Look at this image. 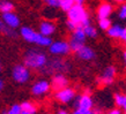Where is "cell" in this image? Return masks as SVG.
Segmentation results:
<instances>
[{
	"instance_id": "38",
	"label": "cell",
	"mask_w": 126,
	"mask_h": 114,
	"mask_svg": "<svg viewBox=\"0 0 126 114\" xmlns=\"http://www.w3.org/2000/svg\"><path fill=\"white\" fill-rule=\"evenodd\" d=\"M113 1H116V2H120V4H124L126 0H113Z\"/></svg>"
},
{
	"instance_id": "21",
	"label": "cell",
	"mask_w": 126,
	"mask_h": 114,
	"mask_svg": "<svg viewBox=\"0 0 126 114\" xmlns=\"http://www.w3.org/2000/svg\"><path fill=\"white\" fill-rule=\"evenodd\" d=\"M111 25H112V23H111L109 17H108V19H99L98 20V27L101 30L108 31L111 28Z\"/></svg>"
},
{
	"instance_id": "8",
	"label": "cell",
	"mask_w": 126,
	"mask_h": 114,
	"mask_svg": "<svg viewBox=\"0 0 126 114\" xmlns=\"http://www.w3.org/2000/svg\"><path fill=\"white\" fill-rule=\"evenodd\" d=\"M75 98V91L71 88H65L56 92V99L63 104H68Z\"/></svg>"
},
{
	"instance_id": "19",
	"label": "cell",
	"mask_w": 126,
	"mask_h": 114,
	"mask_svg": "<svg viewBox=\"0 0 126 114\" xmlns=\"http://www.w3.org/2000/svg\"><path fill=\"white\" fill-rule=\"evenodd\" d=\"M14 9V4L11 2L9 0H0V11L1 13H7V12H13Z\"/></svg>"
},
{
	"instance_id": "32",
	"label": "cell",
	"mask_w": 126,
	"mask_h": 114,
	"mask_svg": "<svg viewBox=\"0 0 126 114\" xmlns=\"http://www.w3.org/2000/svg\"><path fill=\"white\" fill-rule=\"evenodd\" d=\"M107 114H122V111L119 110V108H113V110L109 111Z\"/></svg>"
},
{
	"instance_id": "4",
	"label": "cell",
	"mask_w": 126,
	"mask_h": 114,
	"mask_svg": "<svg viewBox=\"0 0 126 114\" xmlns=\"http://www.w3.org/2000/svg\"><path fill=\"white\" fill-rule=\"evenodd\" d=\"M69 69V63H67L66 61L61 60L59 58H53L51 60L47 61V63L42 70L46 73H57V74H63V73L67 72Z\"/></svg>"
},
{
	"instance_id": "1",
	"label": "cell",
	"mask_w": 126,
	"mask_h": 114,
	"mask_svg": "<svg viewBox=\"0 0 126 114\" xmlns=\"http://www.w3.org/2000/svg\"><path fill=\"white\" fill-rule=\"evenodd\" d=\"M47 57L46 54L38 49H30L28 50L24 58H23V63L30 69H43L47 63Z\"/></svg>"
},
{
	"instance_id": "24",
	"label": "cell",
	"mask_w": 126,
	"mask_h": 114,
	"mask_svg": "<svg viewBox=\"0 0 126 114\" xmlns=\"http://www.w3.org/2000/svg\"><path fill=\"white\" fill-rule=\"evenodd\" d=\"M21 106H22L23 111H27V112H30V113H34V114L36 112V106L32 103H30V101H23L21 104Z\"/></svg>"
},
{
	"instance_id": "23",
	"label": "cell",
	"mask_w": 126,
	"mask_h": 114,
	"mask_svg": "<svg viewBox=\"0 0 126 114\" xmlns=\"http://www.w3.org/2000/svg\"><path fill=\"white\" fill-rule=\"evenodd\" d=\"M74 5H75V1H74V0H61L60 9L63 12H66V13H67Z\"/></svg>"
},
{
	"instance_id": "26",
	"label": "cell",
	"mask_w": 126,
	"mask_h": 114,
	"mask_svg": "<svg viewBox=\"0 0 126 114\" xmlns=\"http://www.w3.org/2000/svg\"><path fill=\"white\" fill-rule=\"evenodd\" d=\"M44 2L51 8H60L61 0H44Z\"/></svg>"
},
{
	"instance_id": "5",
	"label": "cell",
	"mask_w": 126,
	"mask_h": 114,
	"mask_svg": "<svg viewBox=\"0 0 126 114\" xmlns=\"http://www.w3.org/2000/svg\"><path fill=\"white\" fill-rule=\"evenodd\" d=\"M49 52L52 55H67L71 51L69 42L65 40H57L49 46Z\"/></svg>"
},
{
	"instance_id": "40",
	"label": "cell",
	"mask_w": 126,
	"mask_h": 114,
	"mask_svg": "<svg viewBox=\"0 0 126 114\" xmlns=\"http://www.w3.org/2000/svg\"><path fill=\"white\" fill-rule=\"evenodd\" d=\"M22 114H34V113H30V112H27V111H22Z\"/></svg>"
},
{
	"instance_id": "25",
	"label": "cell",
	"mask_w": 126,
	"mask_h": 114,
	"mask_svg": "<svg viewBox=\"0 0 126 114\" xmlns=\"http://www.w3.org/2000/svg\"><path fill=\"white\" fill-rule=\"evenodd\" d=\"M22 106L19 105V104H14V105H12L9 107V110H8V113L9 114H22Z\"/></svg>"
},
{
	"instance_id": "11",
	"label": "cell",
	"mask_w": 126,
	"mask_h": 114,
	"mask_svg": "<svg viewBox=\"0 0 126 114\" xmlns=\"http://www.w3.org/2000/svg\"><path fill=\"white\" fill-rule=\"evenodd\" d=\"M1 20L7 24L8 27L13 28V29H17V28L20 27V19L14 12L2 13V14H1Z\"/></svg>"
},
{
	"instance_id": "13",
	"label": "cell",
	"mask_w": 126,
	"mask_h": 114,
	"mask_svg": "<svg viewBox=\"0 0 126 114\" xmlns=\"http://www.w3.org/2000/svg\"><path fill=\"white\" fill-rule=\"evenodd\" d=\"M77 57L79 58V59H81V60L83 61H90V60H94L96 57L95 54V51L92 49V47H89V46H82L79 51H78L77 53Z\"/></svg>"
},
{
	"instance_id": "39",
	"label": "cell",
	"mask_w": 126,
	"mask_h": 114,
	"mask_svg": "<svg viewBox=\"0 0 126 114\" xmlns=\"http://www.w3.org/2000/svg\"><path fill=\"white\" fill-rule=\"evenodd\" d=\"M123 57H124V62H125V66H126V51L124 52V54H123Z\"/></svg>"
},
{
	"instance_id": "2",
	"label": "cell",
	"mask_w": 126,
	"mask_h": 114,
	"mask_svg": "<svg viewBox=\"0 0 126 114\" xmlns=\"http://www.w3.org/2000/svg\"><path fill=\"white\" fill-rule=\"evenodd\" d=\"M20 36L28 43H32V44H36V45L41 46V47H49L51 44H52V39L51 37H47V36H44L41 32H37L35 31L34 29H31L30 27H24L20 28Z\"/></svg>"
},
{
	"instance_id": "34",
	"label": "cell",
	"mask_w": 126,
	"mask_h": 114,
	"mask_svg": "<svg viewBox=\"0 0 126 114\" xmlns=\"http://www.w3.org/2000/svg\"><path fill=\"white\" fill-rule=\"evenodd\" d=\"M75 1V4H79V5H83L84 0H74Z\"/></svg>"
},
{
	"instance_id": "41",
	"label": "cell",
	"mask_w": 126,
	"mask_h": 114,
	"mask_svg": "<svg viewBox=\"0 0 126 114\" xmlns=\"http://www.w3.org/2000/svg\"><path fill=\"white\" fill-rule=\"evenodd\" d=\"M1 114H9V113H8V111H4V112H2Z\"/></svg>"
},
{
	"instance_id": "3",
	"label": "cell",
	"mask_w": 126,
	"mask_h": 114,
	"mask_svg": "<svg viewBox=\"0 0 126 114\" xmlns=\"http://www.w3.org/2000/svg\"><path fill=\"white\" fill-rule=\"evenodd\" d=\"M30 68L24 63H17L12 68V78L19 84H24L30 80Z\"/></svg>"
},
{
	"instance_id": "37",
	"label": "cell",
	"mask_w": 126,
	"mask_h": 114,
	"mask_svg": "<svg viewBox=\"0 0 126 114\" xmlns=\"http://www.w3.org/2000/svg\"><path fill=\"white\" fill-rule=\"evenodd\" d=\"M4 85H5V83H4V81L1 80V81H0V89H1V90H2V89H4Z\"/></svg>"
},
{
	"instance_id": "20",
	"label": "cell",
	"mask_w": 126,
	"mask_h": 114,
	"mask_svg": "<svg viewBox=\"0 0 126 114\" xmlns=\"http://www.w3.org/2000/svg\"><path fill=\"white\" fill-rule=\"evenodd\" d=\"M84 32L87 35V38H92V39H95L98 36V31L95 27H93L92 24L88 25V27H84Z\"/></svg>"
},
{
	"instance_id": "16",
	"label": "cell",
	"mask_w": 126,
	"mask_h": 114,
	"mask_svg": "<svg viewBox=\"0 0 126 114\" xmlns=\"http://www.w3.org/2000/svg\"><path fill=\"white\" fill-rule=\"evenodd\" d=\"M112 9L113 8H112V6L110 4H108V2L102 4L98 7V9H97V16H98V19H108L111 15Z\"/></svg>"
},
{
	"instance_id": "43",
	"label": "cell",
	"mask_w": 126,
	"mask_h": 114,
	"mask_svg": "<svg viewBox=\"0 0 126 114\" xmlns=\"http://www.w3.org/2000/svg\"><path fill=\"white\" fill-rule=\"evenodd\" d=\"M125 114H126V112H125Z\"/></svg>"
},
{
	"instance_id": "33",
	"label": "cell",
	"mask_w": 126,
	"mask_h": 114,
	"mask_svg": "<svg viewBox=\"0 0 126 114\" xmlns=\"http://www.w3.org/2000/svg\"><path fill=\"white\" fill-rule=\"evenodd\" d=\"M57 114H69L67 111H65V110H59L57 112Z\"/></svg>"
},
{
	"instance_id": "42",
	"label": "cell",
	"mask_w": 126,
	"mask_h": 114,
	"mask_svg": "<svg viewBox=\"0 0 126 114\" xmlns=\"http://www.w3.org/2000/svg\"><path fill=\"white\" fill-rule=\"evenodd\" d=\"M125 44H126V40H125Z\"/></svg>"
},
{
	"instance_id": "29",
	"label": "cell",
	"mask_w": 126,
	"mask_h": 114,
	"mask_svg": "<svg viewBox=\"0 0 126 114\" xmlns=\"http://www.w3.org/2000/svg\"><path fill=\"white\" fill-rule=\"evenodd\" d=\"M124 98H125V96H124V95H120V93L115 95V103H116V105H117L118 107H123Z\"/></svg>"
},
{
	"instance_id": "28",
	"label": "cell",
	"mask_w": 126,
	"mask_h": 114,
	"mask_svg": "<svg viewBox=\"0 0 126 114\" xmlns=\"http://www.w3.org/2000/svg\"><path fill=\"white\" fill-rule=\"evenodd\" d=\"M65 24H66V28H67V30H68V31H72V32L75 30V29L78 28V25H79L78 23L73 22L72 20H69V19H67V21H66Z\"/></svg>"
},
{
	"instance_id": "9",
	"label": "cell",
	"mask_w": 126,
	"mask_h": 114,
	"mask_svg": "<svg viewBox=\"0 0 126 114\" xmlns=\"http://www.w3.org/2000/svg\"><path fill=\"white\" fill-rule=\"evenodd\" d=\"M107 34L110 38L122 39L124 42L126 40V28L122 27L120 24H113V25H111V28L107 31Z\"/></svg>"
},
{
	"instance_id": "30",
	"label": "cell",
	"mask_w": 126,
	"mask_h": 114,
	"mask_svg": "<svg viewBox=\"0 0 126 114\" xmlns=\"http://www.w3.org/2000/svg\"><path fill=\"white\" fill-rule=\"evenodd\" d=\"M72 114H94L92 110H86V108H77V110L74 111Z\"/></svg>"
},
{
	"instance_id": "31",
	"label": "cell",
	"mask_w": 126,
	"mask_h": 114,
	"mask_svg": "<svg viewBox=\"0 0 126 114\" xmlns=\"http://www.w3.org/2000/svg\"><path fill=\"white\" fill-rule=\"evenodd\" d=\"M80 25H82V27H88V25H90V19H89V15L88 16H86L82 21H81V23H80Z\"/></svg>"
},
{
	"instance_id": "7",
	"label": "cell",
	"mask_w": 126,
	"mask_h": 114,
	"mask_svg": "<svg viewBox=\"0 0 126 114\" xmlns=\"http://www.w3.org/2000/svg\"><path fill=\"white\" fill-rule=\"evenodd\" d=\"M51 87L52 85L46 80H39L32 84V87H31V93L34 96H37V97L46 95L50 91V88Z\"/></svg>"
},
{
	"instance_id": "22",
	"label": "cell",
	"mask_w": 126,
	"mask_h": 114,
	"mask_svg": "<svg viewBox=\"0 0 126 114\" xmlns=\"http://www.w3.org/2000/svg\"><path fill=\"white\" fill-rule=\"evenodd\" d=\"M69 46H71V51L74 52V53H77L82 46H84V43H81V42H79V40H75V39L71 38V39H69Z\"/></svg>"
},
{
	"instance_id": "27",
	"label": "cell",
	"mask_w": 126,
	"mask_h": 114,
	"mask_svg": "<svg viewBox=\"0 0 126 114\" xmlns=\"http://www.w3.org/2000/svg\"><path fill=\"white\" fill-rule=\"evenodd\" d=\"M118 17L120 20H126V2H124V4L119 7V9H118Z\"/></svg>"
},
{
	"instance_id": "6",
	"label": "cell",
	"mask_w": 126,
	"mask_h": 114,
	"mask_svg": "<svg viewBox=\"0 0 126 114\" xmlns=\"http://www.w3.org/2000/svg\"><path fill=\"white\" fill-rule=\"evenodd\" d=\"M86 16H88L87 11L83 8L82 5H79V4H75L67 12V19L72 20L73 22L78 23V24H80L81 21H82Z\"/></svg>"
},
{
	"instance_id": "35",
	"label": "cell",
	"mask_w": 126,
	"mask_h": 114,
	"mask_svg": "<svg viewBox=\"0 0 126 114\" xmlns=\"http://www.w3.org/2000/svg\"><path fill=\"white\" fill-rule=\"evenodd\" d=\"M123 108H124V111L126 112V96H125V98H124V103H123Z\"/></svg>"
},
{
	"instance_id": "36",
	"label": "cell",
	"mask_w": 126,
	"mask_h": 114,
	"mask_svg": "<svg viewBox=\"0 0 126 114\" xmlns=\"http://www.w3.org/2000/svg\"><path fill=\"white\" fill-rule=\"evenodd\" d=\"M93 112H94V114H102V111L101 110H94Z\"/></svg>"
},
{
	"instance_id": "14",
	"label": "cell",
	"mask_w": 126,
	"mask_h": 114,
	"mask_svg": "<svg viewBox=\"0 0 126 114\" xmlns=\"http://www.w3.org/2000/svg\"><path fill=\"white\" fill-rule=\"evenodd\" d=\"M51 85H52V89H54L56 91H59L61 89H65L68 85V80L66 78L63 74H56L52 78V82H51Z\"/></svg>"
},
{
	"instance_id": "12",
	"label": "cell",
	"mask_w": 126,
	"mask_h": 114,
	"mask_svg": "<svg viewBox=\"0 0 126 114\" xmlns=\"http://www.w3.org/2000/svg\"><path fill=\"white\" fill-rule=\"evenodd\" d=\"M74 106L77 108L80 107V108H86V110H92L94 106V101H93L92 97L89 96V93H83L77 98Z\"/></svg>"
},
{
	"instance_id": "17",
	"label": "cell",
	"mask_w": 126,
	"mask_h": 114,
	"mask_svg": "<svg viewBox=\"0 0 126 114\" xmlns=\"http://www.w3.org/2000/svg\"><path fill=\"white\" fill-rule=\"evenodd\" d=\"M72 38L75 39V40H79L81 43H84L86 39H87V35L84 32V28L82 25H78V28L72 32Z\"/></svg>"
},
{
	"instance_id": "15",
	"label": "cell",
	"mask_w": 126,
	"mask_h": 114,
	"mask_svg": "<svg viewBox=\"0 0 126 114\" xmlns=\"http://www.w3.org/2000/svg\"><path fill=\"white\" fill-rule=\"evenodd\" d=\"M38 31L44 36H52L56 31V24L51 21H42L39 23V27H38Z\"/></svg>"
},
{
	"instance_id": "18",
	"label": "cell",
	"mask_w": 126,
	"mask_h": 114,
	"mask_svg": "<svg viewBox=\"0 0 126 114\" xmlns=\"http://www.w3.org/2000/svg\"><path fill=\"white\" fill-rule=\"evenodd\" d=\"M0 30L4 35H6L7 37H11V38H16V32H15V29H13V28L8 27L7 24L1 20L0 21Z\"/></svg>"
},
{
	"instance_id": "10",
	"label": "cell",
	"mask_w": 126,
	"mask_h": 114,
	"mask_svg": "<svg viewBox=\"0 0 126 114\" xmlns=\"http://www.w3.org/2000/svg\"><path fill=\"white\" fill-rule=\"evenodd\" d=\"M116 77V68L113 66H108L103 70L102 76L99 77V82L104 85H110L113 83V80Z\"/></svg>"
}]
</instances>
